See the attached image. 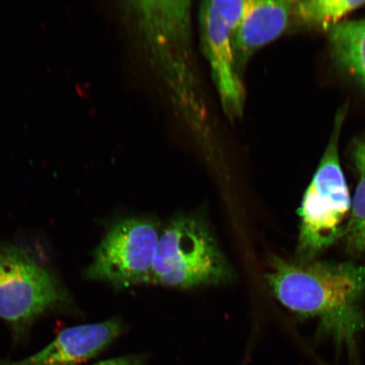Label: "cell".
Wrapping results in <instances>:
<instances>
[{
  "label": "cell",
  "instance_id": "1",
  "mask_svg": "<svg viewBox=\"0 0 365 365\" xmlns=\"http://www.w3.org/2000/svg\"><path fill=\"white\" fill-rule=\"evenodd\" d=\"M266 280L284 307L317 319L319 331L357 363L358 339L365 331V266L274 257Z\"/></svg>",
  "mask_w": 365,
  "mask_h": 365
},
{
  "label": "cell",
  "instance_id": "2",
  "mask_svg": "<svg viewBox=\"0 0 365 365\" xmlns=\"http://www.w3.org/2000/svg\"><path fill=\"white\" fill-rule=\"evenodd\" d=\"M132 26L176 101L191 112L195 103V74L191 53L190 1L126 2Z\"/></svg>",
  "mask_w": 365,
  "mask_h": 365
},
{
  "label": "cell",
  "instance_id": "3",
  "mask_svg": "<svg viewBox=\"0 0 365 365\" xmlns=\"http://www.w3.org/2000/svg\"><path fill=\"white\" fill-rule=\"evenodd\" d=\"M235 273L203 217L173 218L160 235L150 284L193 289L230 284Z\"/></svg>",
  "mask_w": 365,
  "mask_h": 365
},
{
  "label": "cell",
  "instance_id": "4",
  "mask_svg": "<svg viewBox=\"0 0 365 365\" xmlns=\"http://www.w3.org/2000/svg\"><path fill=\"white\" fill-rule=\"evenodd\" d=\"M344 113L337 114L325 154L305 191L299 208V252L301 261H312L329 247L342 232L351 207L348 185L339 158V137Z\"/></svg>",
  "mask_w": 365,
  "mask_h": 365
},
{
  "label": "cell",
  "instance_id": "5",
  "mask_svg": "<svg viewBox=\"0 0 365 365\" xmlns=\"http://www.w3.org/2000/svg\"><path fill=\"white\" fill-rule=\"evenodd\" d=\"M159 237L158 225L152 219H123L96 249L85 277L120 289L150 284Z\"/></svg>",
  "mask_w": 365,
  "mask_h": 365
},
{
  "label": "cell",
  "instance_id": "6",
  "mask_svg": "<svg viewBox=\"0 0 365 365\" xmlns=\"http://www.w3.org/2000/svg\"><path fill=\"white\" fill-rule=\"evenodd\" d=\"M250 0H207L200 4L199 27L203 54L223 111L230 120L243 115L245 89L237 71L232 36Z\"/></svg>",
  "mask_w": 365,
  "mask_h": 365
},
{
  "label": "cell",
  "instance_id": "7",
  "mask_svg": "<svg viewBox=\"0 0 365 365\" xmlns=\"http://www.w3.org/2000/svg\"><path fill=\"white\" fill-rule=\"evenodd\" d=\"M68 300L67 291L51 272L24 250L8 247L0 266V318L21 331Z\"/></svg>",
  "mask_w": 365,
  "mask_h": 365
},
{
  "label": "cell",
  "instance_id": "8",
  "mask_svg": "<svg viewBox=\"0 0 365 365\" xmlns=\"http://www.w3.org/2000/svg\"><path fill=\"white\" fill-rule=\"evenodd\" d=\"M125 330L121 319L67 328L40 352L17 361L0 365H79L106 349Z\"/></svg>",
  "mask_w": 365,
  "mask_h": 365
},
{
  "label": "cell",
  "instance_id": "9",
  "mask_svg": "<svg viewBox=\"0 0 365 365\" xmlns=\"http://www.w3.org/2000/svg\"><path fill=\"white\" fill-rule=\"evenodd\" d=\"M294 1L250 0L232 36L237 71L243 74L254 54L284 33Z\"/></svg>",
  "mask_w": 365,
  "mask_h": 365
},
{
  "label": "cell",
  "instance_id": "10",
  "mask_svg": "<svg viewBox=\"0 0 365 365\" xmlns=\"http://www.w3.org/2000/svg\"><path fill=\"white\" fill-rule=\"evenodd\" d=\"M329 39L335 61L365 86V19L341 22Z\"/></svg>",
  "mask_w": 365,
  "mask_h": 365
},
{
  "label": "cell",
  "instance_id": "11",
  "mask_svg": "<svg viewBox=\"0 0 365 365\" xmlns=\"http://www.w3.org/2000/svg\"><path fill=\"white\" fill-rule=\"evenodd\" d=\"M364 6L365 0H309L294 2L293 11L305 24L331 31L349 13Z\"/></svg>",
  "mask_w": 365,
  "mask_h": 365
},
{
  "label": "cell",
  "instance_id": "12",
  "mask_svg": "<svg viewBox=\"0 0 365 365\" xmlns=\"http://www.w3.org/2000/svg\"><path fill=\"white\" fill-rule=\"evenodd\" d=\"M353 156L359 180L353 200L352 214L345 232L350 247L365 254V141H356Z\"/></svg>",
  "mask_w": 365,
  "mask_h": 365
},
{
  "label": "cell",
  "instance_id": "13",
  "mask_svg": "<svg viewBox=\"0 0 365 365\" xmlns=\"http://www.w3.org/2000/svg\"><path fill=\"white\" fill-rule=\"evenodd\" d=\"M147 360L143 354H132L123 357L104 360L94 365H143Z\"/></svg>",
  "mask_w": 365,
  "mask_h": 365
},
{
  "label": "cell",
  "instance_id": "14",
  "mask_svg": "<svg viewBox=\"0 0 365 365\" xmlns=\"http://www.w3.org/2000/svg\"><path fill=\"white\" fill-rule=\"evenodd\" d=\"M8 247H0V266L4 261V255L6 254Z\"/></svg>",
  "mask_w": 365,
  "mask_h": 365
}]
</instances>
